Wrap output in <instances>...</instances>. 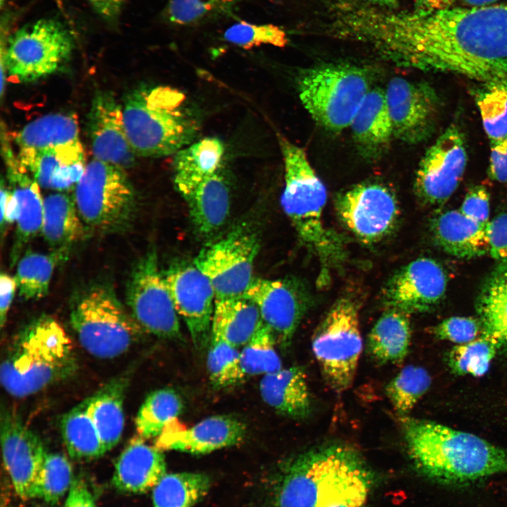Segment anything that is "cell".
Here are the masks:
<instances>
[{
    "mask_svg": "<svg viewBox=\"0 0 507 507\" xmlns=\"http://www.w3.org/2000/svg\"><path fill=\"white\" fill-rule=\"evenodd\" d=\"M365 34L373 49L400 65L507 82V3L429 13L375 8Z\"/></svg>",
    "mask_w": 507,
    "mask_h": 507,
    "instance_id": "6da1fadb",
    "label": "cell"
},
{
    "mask_svg": "<svg viewBox=\"0 0 507 507\" xmlns=\"http://www.w3.org/2000/svg\"><path fill=\"white\" fill-rule=\"evenodd\" d=\"M275 507H367L373 475L361 453L339 443L314 447L287 461Z\"/></svg>",
    "mask_w": 507,
    "mask_h": 507,
    "instance_id": "7a4b0ae2",
    "label": "cell"
},
{
    "mask_svg": "<svg viewBox=\"0 0 507 507\" xmlns=\"http://www.w3.org/2000/svg\"><path fill=\"white\" fill-rule=\"evenodd\" d=\"M400 422L413 465L434 482L463 487L507 472V449L479 436L425 419Z\"/></svg>",
    "mask_w": 507,
    "mask_h": 507,
    "instance_id": "3957f363",
    "label": "cell"
},
{
    "mask_svg": "<svg viewBox=\"0 0 507 507\" xmlns=\"http://www.w3.org/2000/svg\"><path fill=\"white\" fill-rule=\"evenodd\" d=\"M278 142L284 165L281 206L299 239L318 259L319 283L324 285L330 280V270L346 257L344 242L324 224L327 190L305 151L281 135Z\"/></svg>",
    "mask_w": 507,
    "mask_h": 507,
    "instance_id": "277c9868",
    "label": "cell"
},
{
    "mask_svg": "<svg viewBox=\"0 0 507 507\" xmlns=\"http://www.w3.org/2000/svg\"><path fill=\"white\" fill-rule=\"evenodd\" d=\"M77 367L72 342L54 318L42 315L19 332L0 369L2 387L23 398L72 376Z\"/></svg>",
    "mask_w": 507,
    "mask_h": 507,
    "instance_id": "5b68a950",
    "label": "cell"
},
{
    "mask_svg": "<svg viewBox=\"0 0 507 507\" xmlns=\"http://www.w3.org/2000/svg\"><path fill=\"white\" fill-rule=\"evenodd\" d=\"M185 99L182 92L167 86L130 93L123 106V121L137 156H168L192 144L199 125Z\"/></svg>",
    "mask_w": 507,
    "mask_h": 507,
    "instance_id": "8992f818",
    "label": "cell"
},
{
    "mask_svg": "<svg viewBox=\"0 0 507 507\" xmlns=\"http://www.w3.org/2000/svg\"><path fill=\"white\" fill-rule=\"evenodd\" d=\"M70 323L82 348L102 359L127 352L146 332L106 283H94L76 295Z\"/></svg>",
    "mask_w": 507,
    "mask_h": 507,
    "instance_id": "52a82bcc",
    "label": "cell"
},
{
    "mask_svg": "<svg viewBox=\"0 0 507 507\" xmlns=\"http://www.w3.org/2000/svg\"><path fill=\"white\" fill-rule=\"evenodd\" d=\"M365 70L351 64H329L305 70L298 81L305 109L321 127L339 132L350 126L368 92Z\"/></svg>",
    "mask_w": 507,
    "mask_h": 507,
    "instance_id": "ba28073f",
    "label": "cell"
},
{
    "mask_svg": "<svg viewBox=\"0 0 507 507\" xmlns=\"http://www.w3.org/2000/svg\"><path fill=\"white\" fill-rule=\"evenodd\" d=\"M74 199L84 223L101 233L128 230L135 215V192L124 170L95 158L75 187Z\"/></svg>",
    "mask_w": 507,
    "mask_h": 507,
    "instance_id": "9c48e42d",
    "label": "cell"
},
{
    "mask_svg": "<svg viewBox=\"0 0 507 507\" xmlns=\"http://www.w3.org/2000/svg\"><path fill=\"white\" fill-rule=\"evenodd\" d=\"M312 351L330 387L337 393L353 383L363 341L357 303L350 297L336 301L317 326Z\"/></svg>",
    "mask_w": 507,
    "mask_h": 507,
    "instance_id": "30bf717a",
    "label": "cell"
},
{
    "mask_svg": "<svg viewBox=\"0 0 507 507\" xmlns=\"http://www.w3.org/2000/svg\"><path fill=\"white\" fill-rule=\"evenodd\" d=\"M73 48V38L61 23L39 19L8 39L1 63L15 82H33L56 72L70 57Z\"/></svg>",
    "mask_w": 507,
    "mask_h": 507,
    "instance_id": "8fae6325",
    "label": "cell"
},
{
    "mask_svg": "<svg viewBox=\"0 0 507 507\" xmlns=\"http://www.w3.org/2000/svg\"><path fill=\"white\" fill-rule=\"evenodd\" d=\"M259 249L257 233L243 224L201 249L193 263L211 282L216 299L243 296L254 278Z\"/></svg>",
    "mask_w": 507,
    "mask_h": 507,
    "instance_id": "7c38bea8",
    "label": "cell"
},
{
    "mask_svg": "<svg viewBox=\"0 0 507 507\" xmlns=\"http://www.w3.org/2000/svg\"><path fill=\"white\" fill-rule=\"evenodd\" d=\"M126 301L146 332L162 338H181L178 314L154 250L134 266L127 284Z\"/></svg>",
    "mask_w": 507,
    "mask_h": 507,
    "instance_id": "4fadbf2b",
    "label": "cell"
},
{
    "mask_svg": "<svg viewBox=\"0 0 507 507\" xmlns=\"http://www.w3.org/2000/svg\"><path fill=\"white\" fill-rule=\"evenodd\" d=\"M467 160L464 135L456 125H451L430 146L418 165L414 183L417 196L431 206L446 203L462 179Z\"/></svg>",
    "mask_w": 507,
    "mask_h": 507,
    "instance_id": "5bb4252c",
    "label": "cell"
},
{
    "mask_svg": "<svg viewBox=\"0 0 507 507\" xmlns=\"http://www.w3.org/2000/svg\"><path fill=\"white\" fill-rule=\"evenodd\" d=\"M335 208L344 226L366 244L387 236L394 229L399 214L394 194L375 182L359 184L340 194Z\"/></svg>",
    "mask_w": 507,
    "mask_h": 507,
    "instance_id": "9a60e30c",
    "label": "cell"
},
{
    "mask_svg": "<svg viewBox=\"0 0 507 507\" xmlns=\"http://www.w3.org/2000/svg\"><path fill=\"white\" fill-rule=\"evenodd\" d=\"M393 135L409 144L427 139L437 120L439 99L427 83L394 77L384 90Z\"/></svg>",
    "mask_w": 507,
    "mask_h": 507,
    "instance_id": "2e32d148",
    "label": "cell"
},
{
    "mask_svg": "<svg viewBox=\"0 0 507 507\" xmlns=\"http://www.w3.org/2000/svg\"><path fill=\"white\" fill-rule=\"evenodd\" d=\"M176 311L184 320L196 349L209 344L215 303L214 289L192 263L172 265L164 273Z\"/></svg>",
    "mask_w": 507,
    "mask_h": 507,
    "instance_id": "e0dca14e",
    "label": "cell"
},
{
    "mask_svg": "<svg viewBox=\"0 0 507 507\" xmlns=\"http://www.w3.org/2000/svg\"><path fill=\"white\" fill-rule=\"evenodd\" d=\"M0 425L3 461L14 489L23 501L35 499L46 454L43 443L7 408H1Z\"/></svg>",
    "mask_w": 507,
    "mask_h": 507,
    "instance_id": "ac0fdd59",
    "label": "cell"
},
{
    "mask_svg": "<svg viewBox=\"0 0 507 507\" xmlns=\"http://www.w3.org/2000/svg\"><path fill=\"white\" fill-rule=\"evenodd\" d=\"M244 296L256 305L277 343L287 349L308 308L298 287L285 280L254 277Z\"/></svg>",
    "mask_w": 507,
    "mask_h": 507,
    "instance_id": "d6986e66",
    "label": "cell"
},
{
    "mask_svg": "<svg viewBox=\"0 0 507 507\" xmlns=\"http://www.w3.org/2000/svg\"><path fill=\"white\" fill-rule=\"evenodd\" d=\"M447 280L442 265L429 258L413 261L389 280L383 298L389 308L410 314L424 312L443 298Z\"/></svg>",
    "mask_w": 507,
    "mask_h": 507,
    "instance_id": "ffe728a7",
    "label": "cell"
},
{
    "mask_svg": "<svg viewBox=\"0 0 507 507\" xmlns=\"http://www.w3.org/2000/svg\"><path fill=\"white\" fill-rule=\"evenodd\" d=\"M87 132L95 159L123 169L134 165L137 155L125 132L123 106L111 93H96L87 117Z\"/></svg>",
    "mask_w": 507,
    "mask_h": 507,
    "instance_id": "44dd1931",
    "label": "cell"
},
{
    "mask_svg": "<svg viewBox=\"0 0 507 507\" xmlns=\"http://www.w3.org/2000/svg\"><path fill=\"white\" fill-rule=\"evenodd\" d=\"M246 434V425L229 415L211 416L189 428L175 426L174 420L155 439L154 446L161 451L205 454L239 444Z\"/></svg>",
    "mask_w": 507,
    "mask_h": 507,
    "instance_id": "7402d4cb",
    "label": "cell"
},
{
    "mask_svg": "<svg viewBox=\"0 0 507 507\" xmlns=\"http://www.w3.org/2000/svg\"><path fill=\"white\" fill-rule=\"evenodd\" d=\"M17 159L39 187L57 192L75 187L87 165L80 142L42 150H19Z\"/></svg>",
    "mask_w": 507,
    "mask_h": 507,
    "instance_id": "603a6c76",
    "label": "cell"
},
{
    "mask_svg": "<svg viewBox=\"0 0 507 507\" xmlns=\"http://www.w3.org/2000/svg\"><path fill=\"white\" fill-rule=\"evenodd\" d=\"M199 234L208 236L219 230L230 212L228 185L220 173L199 179L174 178Z\"/></svg>",
    "mask_w": 507,
    "mask_h": 507,
    "instance_id": "cb8c5ba5",
    "label": "cell"
},
{
    "mask_svg": "<svg viewBox=\"0 0 507 507\" xmlns=\"http://www.w3.org/2000/svg\"><path fill=\"white\" fill-rule=\"evenodd\" d=\"M165 474L162 451L139 437L133 439L116 461L112 484L123 493L143 494L154 489Z\"/></svg>",
    "mask_w": 507,
    "mask_h": 507,
    "instance_id": "d4e9b609",
    "label": "cell"
},
{
    "mask_svg": "<svg viewBox=\"0 0 507 507\" xmlns=\"http://www.w3.org/2000/svg\"><path fill=\"white\" fill-rule=\"evenodd\" d=\"M7 175L18 206L16 235L11 251L12 265L18 260L23 247L42 232L44 199L39 185L6 151Z\"/></svg>",
    "mask_w": 507,
    "mask_h": 507,
    "instance_id": "484cf974",
    "label": "cell"
},
{
    "mask_svg": "<svg viewBox=\"0 0 507 507\" xmlns=\"http://www.w3.org/2000/svg\"><path fill=\"white\" fill-rule=\"evenodd\" d=\"M349 127L362 156L376 159L382 155L394 137L384 90L370 89Z\"/></svg>",
    "mask_w": 507,
    "mask_h": 507,
    "instance_id": "4316f807",
    "label": "cell"
},
{
    "mask_svg": "<svg viewBox=\"0 0 507 507\" xmlns=\"http://www.w3.org/2000/svg\"><path fill=\"white\" fill-rule=\"evenodd\" d=\"M259 392L263 401L282 415L303 420L311 413V396L303 367L282 368L263 375Z\"/></svg>",
    "mask_w": 507,
    "mask_h": 507,
    "instance_id": "83f0119b",
    "label": "cell"
},
{
    "mask_svg": "<svg viewBox=\"0 0 507 507\" xmlns=\"http://www.w3.org/2000/svg\"><path fill=\"white\" fill-rule=\"evenodd\" d=\"M487 225L467 217L460 210H452L436 216L432 230L435 241L444 251L470 258L489 251Z\"/></svg>",
    "mask_w": 507,
    "mask_h": 507,
    "instance_id": "f1b7e54d",
    "label": "cell"
},
{
    "mask_svg": "<svg viewBox=\"0 0 507 507\" xmlns=\"http://www.w3.org/2000/svg\"><path fill=\"white\" fill-rule=\"evenodd\" d=\"M129 380V374H123L84 400L105 453L116 446L123 434L125 424L123 401Z\"/></svg>",
    "mask_w": 507,
    "mask_h": 507,
    "instance_id": "f546056e",
    "label": "cell"
},
{
    "mask_svg": "<svg viewBox=\"0 0 507 507\" xmlns=\"http://www.w3.org/2000/svg\"><path fill=\"white\" fill-rule=\"evenodd\" d=\"M263 323L256 305L245 296L216 299L211 337L244 346Z\"/></svg>",
    "mask_w": 507,
    "mask_h": 507,
    "instance_id": "4dcf8cb0",
    "label": "cell"
},
{
    "mask_svg": "<svg viewBox=\"0 0 507 507\" xmlns=\"http://www.w3.org/2000/svg\"><path fill=\"white\" fill-rule=\"evenodd\" d=\"M84 225L74 197L56 192L44 199L41 232L54 251L68 253L72 244L84 236Z\"/></svg>",
    "mask_w": 507,
    "mask_h": 507,
    "instance_id": "1f68e13d",
    "label": "cell"
},
{
    "mask_svg": "<svg viewBox=\"0 0 507 507\" xmlns=\"http://www.w3.org/2000/svg\"><path fill=\"white\" fill-rule=\"evenodd\" d=\"M408 314L389 308L370 331L367 349L372 358L380 364L397 363L407 356L411 331Z\"/></svg>",
    "mask_w": 507,
    "mask_h": 507,
    "instance_id": "d6a6232c",
    "label": "cell"
},
{
    "mask_svg": "<svg viewBox=\"0 0 507 507\" xmlns=\"http://www.w3.org/2000/svg\"><path fill=\"white\" fill-rule=\"evenodd\" d=\"M79 142L78 121L73 113L43 115L27 124L16 136L19 150H42Z\"/></svg>",
    "mask_w": 507,
    "mask_h": 507,
    "instance_id": "836d02e7",
    "label": "cell"
},
{
    "mask_svg": "<svg viewBox=\"0 0 507 507\" xmlns=\"http://www.w3.org/2000/svg\"><path fill=\"white\" fill-rule=\"evenodd\" d=\"M477 311L482 334L507 346V264L500 263L485 283Z\"/></svg>",
    "mask_w": 507,
    "mask_h": 507,
    "instance_id": "e575fe53",
    "label": "cell"
},
{
    "mask_svg": "<svg viewBox=\"0 0 507 507\" xmlns=\"http://www.w3.org/2000/svg\"><path fill=\"white\" fill-rule=\"evenodd\" d=\"M211 485L210 477L203 472L166 473L153 489L154 507H193Z\"/></svg>",
    "mask_w": 507,
    "mask_h": 507,
    "instance_id": "d590c367",
    "label": "cell"
},
{
    "mask_svg": "<svg viewBox=\"0 0 507 507\" xmlns=\"http://www.w3.org/2000/svg\"><path fill=\"white\" fill-rule=\"evenodd\" d=\"M61 430L64 444L72 458L89 460L105 453L84 400L63 416Z\"/></svg>",
    "mask_w": 507,
    "mask_h": 507,
    "instance_id": "8d00e7d4",
    "label": "cell"
},
{
    "mask_svg": "<svg viewBox=\"0 0 507 507\" xmlns=\"http://www.w3.org/2000/svg\"><path fill=\"white\" fill-rule=\"evenodd\" d=\"M67 256L68 253L60 251L49 254L26 251L18 262L14 277L19 296L26 301L46 296L56 265Z\"/></svg>",
    "mask_w": 507,
    "mask_h": 507,
    "instance_id": "74e56055",
    "label": "cell"
},
{
    "mask_svg": "<svg viewBox=\"0 0 507 507\" xmlns=\"http://www.w3.org/2000/svg\"><path fill=\"white\" fill-rule=\"evenodd\" d=\"M183 408L182 399L173 389L163 388L151 392L136 417L135 425L139 437L156 439L182 412Z\"/></svg>",
    "mask_w": 507,
    "mask_h": 507,
    "instance_id": "f35d334b",
    "label": "cell"
},
{
    "mask_svg": "<svg viewBox=\"0 0 507 507\" xmlns=\"http://www.w3.org/2000/svg\"><path fill=\"white\" fill-rule=\"evenodd\" d=\"M224 154L223 143L216 137H206L190 144L175 154V177L199 179L216 174Z\"/></svg>",
    "mask_w": 507,
    "mask_h": 507,
    "instance_id": "ab89813d",
    "label": "cell"
},
{
    "mask_svg": "<svg viewBox=\"0 0 507 507\" xmlns=\"http://www.w3.org/2000/svg\"><path fill=\"white\" fill-rule=\"evenodd\" d=\"M276 344L275 334L263 322L240 351V364L245 377L263 376L282 368Z\"/></svg>",
    "mask_w": 507,
    "mask_h": 507,
    "instance_id": "60d3db41",
    "label": "cell"
},
{
    "mask_svg": "<svg viewBox=\"0 0 507 507\" xmlns=\"http://www.w3.org/2000/svg\"><path fill=\"white\" fill-rule=\"evenodd\" d=\"M431 382L427 370L409 365L390 380L385 392L395 411L400 417H404L428 391Z\"/></svg>",
    "mask_w": 507,
    "mask_h": 507,
    "instance_id": "b9f144b4",
    "label": "cell"
},
{
    "mask_svg": "<svg viewBox=\"0 0 507 507\" xmlns=\"http://www.w3.org/2000/svg\"><path fill=\"white\" fill-rule=\"evenodd\" d=\"M475 100L489 140L507 137V82L482 83Z\"/></svg>",
    "mask_w": 507,
    "mask_h": 507,
    "instance_id": "7bdbcfd3",
    "label": "cell"
},
{
    "mask_svg": "<svg viewBox=\"0 0 507 507\" xmlns=\"http://www.w3.org/2000/svg\"><path fill=\"white\" fill-rule=\"evenodd\" d=\"M500 347L493 338L482 334L475 340L455 346L448 356V364L458 375H484Z\"/></svg>",
    "mask_w": 507,
    "mask_h": 507,
    "instance_id": "ee69618b",
    "label": "cell"
},
{
    "mask_svg": "<svg viewBox=\"0 0 507 507\" xmlns=\"http://www.w3.org/2000/svg\"><path fill=\"white\" fill-rule=\"evenodd\" d=\"M238 0H169L163 16L175 26L202 24L231 11Z\"/></svg>",
    "mask_w": 507,
    "mask_h": 507,
    "instance_id": "f6af8a7d",
    "label": "cell"
},
{
    "mask_svg": "<svg viewBox=\"0 0 507 507\" xmlns=\"http://www.w3.org/2000/svg\"><path fill=\"white\" fill-rule=\"evenodd\" d=\"M208 349L206 365L213 387H230L245 378L238 348L221 339L211 337Z\"/></svg>",
    "mask_w": 507,
    "mask_h": 507,
    "instance_id": "bcb514c9",
    "label": "cell"
},
{
    "mask_svg": "<svg viewBox=\"0 0 507 507\" xmlns=\"http://www.w3.org/2000/svg\"><path fill=\"white\" fill-rule=\"evenodd\" d=\"M73 480L68 459L58 453H46L37 482L35 498L56 504L69 492Z\"/></svg>",
    "mask_w": 507,
    "mask_h": 507,
    "instance_id": "7dc6e473",
    "label": "cell"
},
{
    "mask_svg": "<svg viewBox=\"0 0 507 507\" xmlns=\"http://www.w3.org/2000/svg\"><path fill=\"white\" fill-rule=\"evenodd\" d=\"M225 41L250 49L263 44L284 47L288 43L286 32L273 24H252L245 21L238 22L228 27L224 33Z\"/></svg>",
    "mask_w": 507,
    "mask_h": 507,
    "instance_id": "c3c4849f",
    "label": "cell"
},
{
    "mask_svg": "<svg viewBox=\"0 0 507 507\" xmlns=\"http://www.w3.org/2000/svg\"><path fill=\"white\" fill-rule=\"evenodd\" d=\"M434 334L440 339L457 345L472 342L482 334L480 320L470 317H450L434 328Z\"/></svg>",
    "mask_w": 507,
    "mask_h": 507,
    "instance_id": "681fc988",
    "label": "cell"
},
{
    "mask_svg": "<svg viewBox=\"0 0 507 507\" xmlns=\"http://www.w3.org/2000/svg\"><path fill=\"white\" fill-rule=\"evenodd\" d=\"M489 195L485 187L477 185L472 187L465 196L461 207L467 217L487 225L489 217Z\"/></svg>",
    "mask_w": 507,
    "mask_h": 507,
    "instance_id": "f907efd6",
    "label": "cell"
},
{
    "mask_svg": "<svg viewBox=\"0 0 507 507\" xmlns=\"http://www.w3.org/2000/svg\"><path fill=\"white\" fill-rule=\"evenodd\" d=\"M487 232L491 256L500 263L507 264V213L489 221Z\"/></svg>",
    "mask_w": 507,
    "mask_h": 507,
    "instance_id": "816d5d0a",
    "label": "cell"
},
{
    "mask_svg": "<svg viewBox=\"0 0 507 507\" xmlns=\"http://www.w3.org/2000/svg\"><path fill=\"white\" fill-rule=\"evenodd\" d=\"M488 172L492 180L507 182V137L490 140Z\"/></svg>",
    "mask_w": 507,
    "mask_h": 507,
    "instance_id": "f5cc1de1",
    "label": "cell"
},
{
    "mask_svg": "<svg viewBox=\"0 0 507 507\" xmlns=\"http://www.w3.org/2000/svg\"><path fill=\"white\" fill-rule=\"evenodd\" d=\"M63 507H96L93 495L83 479L74 478Z\"/></svg>",
    "mask_w": 507,
    "mask_h": 507,
    "instance_id": "db71d44e",
    "label": "cell"
},
{
    "mask_svg": "<svg viewBox=\"0 0 507 507\" xmlns=\"http://www.w3.org/2000/svg\"><path fill=\"white\" fill-rule=\"evenodd\" d=\"M16 289L17 284L15 277L2 273L0 275V325L1 328L6 322L8 313Z\"/></svg>",
    "mask_w": 507,
    "mask_h": 507,
    "instance_id": "11a10c76",
    "label": "cell"
},
{
    "mask_svg": "<svg viewBox=\"0 0 507 507\" xmlns=\"http://www.w3.org/2000/svg\"><path fill=\"white\" fill-rule=\"evenodd\" d=\"M18 206L11 189L4 186L3 180L1 184V227L3 230L6 224L16 221Z\"/></svg>",
    "mask_w": 507,
    "mask_h": 507,
    "instance_id": "9f6ffc18",
    "label": "cell"
},
{
    "mask_svg": "<svg viewBox=\"0 0 507 507\" xmlns=\"http://www.w3.org/2000/svg\"><path fill=\"white\" fill-rule=\"evenodd\" d=\"M89 1L95 11L108 21L117 18L122 6L119 0H89Z\"/></svg>",
    "mask_w": 507,
    "mask_h": 507,
    "instance_id": "6f0895ef",
    "label": "cell"
},
{
    "mask_svg": "<svg viewBox=\"0 0 507 507\" xmlns=\"http://www.w3.org/2000/svg\"><path fill=\"white\" fill-rule=\"evenodd\" d=\"M455 0H415L413 10L419 13H429L454 6Z\"/></svg>",
    "mask_w": 507,
    "mask_h": 507,
    "instance_id": "680465c9",
    "label": "cell"
},
{
    "mask_svg": "<svg viewBox=\"0 0 507 507\" xmlns=\"http://www.w3.org/2000/svg\"><path fill=\"white\" fill-rule=\"evenodd\" d=\"M368 1L382 6L385 9L394 10L397 8L399 2L398 0H367Z\"/></svg>",
    "mask_w": 507,
    "mask_h": 507,
    "instance_id": "91938a15",
    "label": "cell"
},
{
    "mask_svg": "<svg viewBox=\"0 0 507 507\" xmlns=\"http://www.w3.org/2000/svg\"><path fill=\"white\" fill-rule=\"evenodd\" d=\"M498 0H463L469 6H483L494 4Z\"/></svg>",
    "mask_w": 507,
    "mask_h": 507,
    "instance_id": "94428289",
    "label": "cell"
},
{
    "mask_svg": "<svg viewBox=\"0 0 507 507\" xmlns=\"http://www.w3.org/2000/svg\"><path fill=\"white\" fill-rule=\"evenodd\" d=\"M6 497H5V501H2V502L5 504V506H4V505L1 504V507H7V506H7V503H6Z\"/></svg>",
    "mask_w": 507,
    "mask_h": 507,
    "instance_id": "6125c7cd",
    "label": "cell"
},
{
    "mask_svg": "<svg viewBox=\"0 0 507 507\" xmlns=\"http://www.w3.org/2000/svg\"><path fill=\"white\" fill-rule=\"evenodd\" d=\"M5 0H1V6H3Z\"/></svg>",
    "mask_w": 507,
    "mask_h": 507,
    "instance_id": "be15d7a7",
    "label": "cell"
},
{
    "mask_svg": "<svg viewBox=\"0 0 507 507\" xmlns=\"http://www.w3.org/2000/svg\"><path fill=\"white\" fill-rule=\"evenodd\" d=\"M124 0H119V1L123 4Z\"/></svg>",
    "mask_w": 507,
    "mask_h": 507,
    "instance_id": "e7e4bbea",
    "label": "cell"
}]
</instances>
